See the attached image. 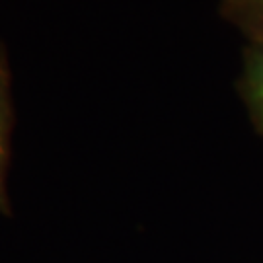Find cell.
<instances>
[{"instance_id":"3","label":"cell","mask_w":263,"mask_h":263,"mask_svg":"<svg viewBox=\"0 0 263 263\" xmlns=\"http://www.w3.org/2000/svg\"><path fill=\"white\" fill-rule=\"evenodd\" d=\"M220 16L240 29L248 43H263V0H220Z\"/></svg>"},{"instance_id":"1","label":"cell","mask_w":263,"mask_h":263,"mask_svg":"<svg viewBox=\"0 0 263 263\" xmlns=\"http://www.w3.org/2000/svg\"><path fill=\"white\" fill-rule=\"evenodd\" d=\"M238 88L248 107L250 119L263 137V43L246 45L244 68Z\"/></svg>"},{"instance_id":"2","label":"cell","mask_w":263,"mask_h":263,"mask_svg":"<svg viewBox=\"0 0 263 263\" xmlns=\"http://www.w3.org/2000/svg\"><path fill=\"white\" fill-rule=\"evenodd\" d=\"M12 92H10V66L6 51L0 45V213L10 215L6 193V172L10 160V137H12Z\"/></svg>"}]
</instances>
